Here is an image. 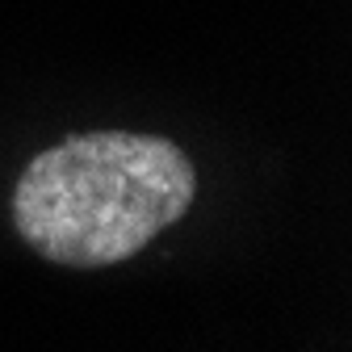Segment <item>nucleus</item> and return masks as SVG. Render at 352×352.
Returning a JSON list of instances; mask_svg holds the SVG:
<instances>
[{
	"mask_svg": "<svg viewBox=\"0 0 352 352\" xmlns=\"http://www.w3.org/2000/svg\"><path fill=\"white\" fill-rule=\"evenodd\" d=\"M193 197V160L172 139L88 130L25 164L13 189V227L51 264L105 269L181 223Z\"/></svg>",
	"mask_w": 352,
	"mask_h": 352,
	"instance_id": "obj_1",
	"label": "nucleus"
}]
</instances>
